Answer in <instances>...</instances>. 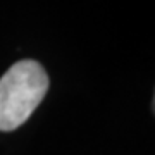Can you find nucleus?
<instances>
[{
  "label": "nucleus",
  "mask_w": 155,
  "mask_h": 155,
  "mask_svg": "<svg viewBox=\"0 0 155 155\" xmlns=\"http://www.w3.org/2000/svg\"><path fill=\"white\" fill-rule=\"evenodd\" d=\"M48 91V76L36 61L16 62L0 78V131L24 124Z\"/></svg>",
  "instance_id": "obj_1"
}]
</instances>
